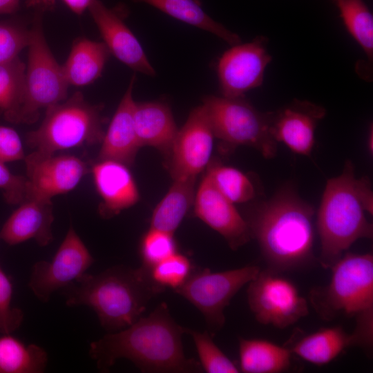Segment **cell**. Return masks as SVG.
I'll list each match as a JSON object with an SVG mask.
<instances>
[{
  "label": "cell",
  "instance_id": "1",
  "mask_svg": "<svg viewBox=\"0 0 373 373\" xmlns=\"http://www.w3.org/2000/svg\"><path fill=\"white\" fill-rule=\"evenodd\" d=\"M188 329L175 321L162 302L147 316L90 343L89 354L102 372L125 358L142 372H202L200 362L184 352L182 335Z\"/></svg>",
  "mask_w": 373,
  "mask_h": 373
},
{
  "label": "cell",
  "instance_id": "2",
  "mask_svg": "<svg viewBox=\"0 0 373 373\" xmlns=\"http://www.w3.org/2000/svg\"><path fill=\"white\" fill-rule=\"evenodd\" d=\"M312 207L283 189L245 219L267 269L278 273L303 269L314 261Z\"/></svg>",
  "mask_w": 373,
  "mask_h": 373
},
{
  "label": "cell",
  "instance_id": "3",
  "mask_svg": "<svg viewBox=\"0 0 373 373\" xmlns=\"http://www.w3.org/2000/svg\"><path fill=\"white\" fill-rule=\"evenodd\" d=\"M164 290L149 268L117 265L97 274L86 273L61 291L66 305L91 308L101 326L114 332L137 321L151 299Z\"/></svg>",
  "mask_w": 373,
  "mask_h": 373
},
{
  "label": "cell",
  "instance_id": "4",
  "mask_svg": "<svg viewBox=\"0 0 373 373\" xmlns=\"http://www.w3.org/2000/svg\"><path fill=\"white\" fill-rule=\"evenodd\" d=\"M373 193L367 177L356 178L353 164L347 161L342 173L327 180L317 214L321 242L318 262L331 267L351 245L361 238L372 239Z\"/></svg>",
  "mask_w": 373,
  "mask_h": 373
},
{
  "label": "cell",
  "instance_id": "5",
  "mask_svg": "<svg viewBox=\"0 0 373 373\" xmlns=\"http://www.w3.org/2000/svg\"><path fill=\"white\" fill-rule=\"evenodd\" d=\"M329 282L310 290V305L325 321L354 318L353 332L370 352L373 344V256L346 253L330 269Z\"/></svg>",
  "mask_w": 373,
  "mask_h": 373
},
{
  "label": "cell",
  "instance_id": "6",
  "mask_svg": "<svg viewBox=\"0 0 373 373\" xmlns=\"http://www.w3.org/2000/svg\"><path fill=\"white\" fill-rule=\"evenodd\" d=\"M102 104H91L77 91L46 109L41 125L26 134V142L35 151L55 154L61 150L101 143L105 118Z\"/></svg>",
  "mask_w": 373,
  "mask_h": 373
},
{
  "label": "cell",
  "instance_id": "7",
  "mask_svg": "<svg viewBox=\"0 0 373 373\" xmlns=\"http://www.w3.org/2000/svg\"><path fill=\"white\" fill-rule=\"evenodd\" d=\"M44 12L35 11L30 29L25 92L18 124H30L38 120L40 111L67 98L69 86L52 55L42 26Z\"/></svg>",
  "mask_w": 373,
  "mask_h": 373
},
{
  "label": "cell",
  "instance_id": "8",
  "mask_svg": "<svg viewBox=\"0 0 373 373\" xmlns=\"http://www.w3.org/2000/svg\"><path fill=\"white\" fill-rule=\"evenodd\" d=\"M202 105L215 137L230 146H252L267 159L276 155L277 142L271 133L273 112L259 111L243 97L209 95Z\"/></svg>",
  "mask_w": 373,
  "mask_h": 373
},
{
  "label": "cell",
  "instance_id": "9",
  "mask_svg": "<svg viewBox=\"0 0 373 373\" xmlns=\"http://www.w3.org/2000/svg\"><path fill=\"white\" fill-rule=\"evenodd\" d=\"M260 268L248 265L212 272L209 269L192 272L174 291L193 305L203 315L209 334L214 336L225 323L224 311L240 289L253 280Z\"/></svg>",
  "mask_w": 373,
  "mask_h": 373
},
{
  "label": "cell",
  "instance_id": "10",
  "mask_svg": "<svg viewBox=\"0 0 373 373\" xmlns=\"http://www.w3.org/2000/svg\"><path fill=\"white\" fill-rule=\"evenodd\" d=\"M247 292L249 309L260 324L285 329L309 313L307 300L296 285L269 269L259 271Z\"/></svg>",
  "mask_w": 373,
  "mask_h": 373
},
{
  "label": "cell",
  "instance_id": "11",
  "mask_svg": "<svg viewBox=\"0 0 373 373\" xmlns=\"http://www.w3.org/2000/svg\"><path fill=\"white\" fill-rule=\"evenodd\" d=\"M95 261L90 251L72 225L49 260H40L32 267L28 287L41 302L75 282L86 273Z\"/></svg>",
  "mask_w": 373,
  "mask_h": 373
},
{
  "label": "cell",
  "instance_id": "12",
  "mask_svg": "<svg viewBox=\"0 0 373 373\" xmlns=\"http://www.w3.org/2000/svg\"><path fill=\"white\" fill-rule=\"evenodd\" d=\"M266 38L257 37L251 42L232 46L218 64V75L222 96L242 97L245 93L260 86L265 69L271 61Z\"/></svg>",
  "mask_w": 373,
  "mask_h": 373
},
{
  "label": "cell",
  "instance_id": "13",
  "mask_svg": "<svg viewBox=\"0 0 373 373\" xmlns=\"http://www.w3.org/2000/svg\"><path fill=\"white\" fill-rule=\"evenodd\" d=\"M27 198L52 200L74 189L89 172L87 164L68 155H55L34 151L25 156Z\"/></svg>",
  "mask_w": 373,
  "mask_h": 373
},
{
  "label": "cell",
  "instance_id": "14",
  "mask_svg": "<svg viewBox=\"0 0 373 373\" xmlns=\"http://www.w3.org/2000/svg\"><path fill=\"white\" fill-rule=\"evenodd\" d=\"M214 135L202 104L189 113L172 145L169 156L171 177L196 178L209 166Z\"/></svg>",
  "mask_w": 373,
  "mask_h": 373
},
{
  "label": "cell",
  "instance_id": "15",
  "mask_svg": "<svg viewBox=\"0 0 373 373\" xmlns=\"http://www.w3.org/2000/svg\"><path fill=\"white\" fill-rule=\"evenodd\" d=\"M88 10L111 54L135 72L155 76L142 46L124 22V6L109 8L100 0H93Z\"/></svg>",
  "mask_w": 373,
  "mask_h": 373
},
{
  "label": "cell",
  "instance_id": "16",
  "mask_svg": "<svg viewBox=\"0 0 373 373\" xmlns=\"http://www.w3.org/2000/svg\"><path fill=\"white\" fill-rule=\"evenodd\" d=\"M193 204L195 216L220 234L232 250H237L251 240L245 219L206 175L195 193Z\"/></svg>",
  "mask_w": 373,
  "mask_h": 373
},
{
  "label": "cell",
  "instance_id": "17",
  "mask_svg": "<svg viewBox=\"0 0 373 373\" xmlns=\"http://www.w3.org/2000/svg\"><path fill=\"white\" fill-rule=\"evenodd\" d=\"M325 114V109L321 106L295 99L273 112L271 135L277 143L285 144L292 152L309 156L315 143L316 126Z\"/></svg>",
  "mask_w": 373,
  "mask_h": 373
},
{
  "label": "cell",
  "instance_id": "18",
  "mask_svg": "<svg viewBox=\"0 0 373 373\" xmlns=\"http://www.w3.org/2000/svg\"><path fill=\"white\" fill-rule=\"evenodd\" d=\"M128 167L108 160L92 166L94 184L102 198L98 211L103 218L109 219L139 201V190Z\"/></svg>",
  "mask_w": 373,
  "mask_h": 373
},
{
  "label": "cell",
  "instance_id": "19",
  "mask_svg": "<svg viewBox=\"0 0 373 373\" xmlns=\"http://www.w3.org/2000/svg\"><path fill=\"white\" fill-rule=\"evenodd\" d=\"M19 205L2 226L0 240L9 245L31 239L41 247L49 245L53 239L52 200L28 198Z\"/></svg>",
  "mask_w": 373,
  "mask_h": 373
},
{
  "label": "cell",
  "instance_id": "20",
  "mask_svg": "<svg viewBox=\"0 0 373 373\" xmlns=\"http://www.w3.org/2000/svg\"><path fill=\"white\" fill-rule=\"evenodd\" d=\"M136 76L134 74L128 88L105 131L98 155V160H113L128 166L133 164L140 147L133 122L135 101L133 90Z\"/></svg>",
  "mask_w": 373,
  "mask_h": 373
},
{
  "label": "cell",
  "instance_id": "21",
  "mask_svg": "<svg viewBox=\"0 0 373 373\" xmlns=\"http://www.w3.org/2000/svg\"><path fill=\"white\" fill-rule=\"evenodd\" d=\"M133 122L140 147L151 146L169 155L179 129L167 104L135 102Z\"/></svg>",
  "mask_w": 373,
  "mask_h": 373
},
{
  "label": "cell",
  "instance_id": "22",
  "mask_svg": "<svg viewBox=\"0 0 373 373\" xmlns=\"http://www.w3.org/2000/svg\"><path fill=\"white\" fill-rule=\"evenodd\" d=\"M352 346L360 347L356 334L336 325L303 336L292 343L289 349L303 360L321 366L330 363Z\"/></svg>",
  "mask_w": 373,
  "mask_h": 373
},
{
  "label": "cell",
  "instance_id": "23",
  "mask_svg": "<svg viewBox=\"0 0 373 373\" xmlns=\"http://www.w3.org/2000/svg\"><path fill=\"white\" fill-rule=\"evenodd\" d=\"M110 55L104 42L85 37L75 39L61 65L68 85L82 87L93 83L101 77Z\"/></svg>",
  "mask_w": 373,
  "mask_h": 373
},
{
  "label": "cell",
  "instance_id": "24",
  "mask_svg": "<svg viewBox=\"0 0 373 373\" xmlns=\"http://www.w3.org/2000/svg\"><path fill=\"white\" fill-rule=\"evenodd\" d=\"M291 352L261 338H239V370L245 373H279L291 365Z\"/></svg>",
  "mask_w": 373,
  "mask_h": 373
},
{
  "label": "cell",
  "instance_id": "25",
  "mask_svg": "<svg viewBox=\"0 0 373 373\" xmlns=\"http://www.w3.org/2000/svg\"><path fill=\"white\" fill-rule=\"evenodd\" d=\"M195 178H173L169 191L153 211L150 228L174 234L193 204Z\"/></svg>",
  "mask_w": 373,
  "mask_h": 373
},
{
  "label": "cell",
  "instance_id": "26",
  "mask_svg": "<svg viewBox=\"0 0 373 373\" xmlns=\"http://www.w3.org/2000/svg\"><path fill=\"white\" fill-rule=\"evenodd\" d=\"M149 4L169 16L211 32L231 46L240 43V37L206 13L198 0H132Z\"/></svg>",
  "mask_w": 373,
  "mask_h": 373
},
{
  "label": "cell",
  "instance_id": "27",
  "mask_svg": "<svg viewBox=\"0 0 373 373\" xmlns=\"http://www.w3.org/2000/svg\"><path fill=\"white\" fill-rule=\"evenodd\" d=\"M48 354L36 344H26L10 334L0 336V373H41Z\"/></svg>",
  "mask_w": 373,
  "mask_h": 373
},
{
  "label": "cell",
  "instance_id": "28",
  "mask_svg": "<svg viewBox=\"0 0 373 373\" xmlns=\"http://www.w3.org/2000/svg\"><path fill=\"white\" fill-rule=\"evenodd\" d=\"M26 65L19 57L0 63V112L4 118L18 124L22 106Z\"/></svg>",
  "mask_w": 373,
  "mask_h": 373
},
{
  "label": "cell",
  "instance_id": "29",
  "mask_svg": "<svg viewBox=\"0 0 373 373\" xmlns=\"http://www.w3.org/2000/svg\"><path fill=\"white\" fill-rule=\"evenodd\" d=\"M343 21L370 60L373 57V17L363 0H335Z\"/></svg>",
  "mask_w": 373,
  "mask_h": 373
},
{
  "label": "cell",
  "instance_id": "30",
  "mask_svg": "<svg viewBox=\"0 0 373 373\" xmlns=\"http://www.w3.org/2000/svg\"><path fill=\"white\" fill-rule=\"evenodd\" d=\"M205 174L214 186L233 204L245 203L254 198L256 191L250 179L232 166L214 164Z\"/></svg>",
  "mask_w": 373,
  "mask_h": 373
},
{
  "label": "cell",
  "instance_id": "31",
  "mask_svg": "<svg viewBox=\"0 0 373 373\" xmlns=\"http://www.w3.org/2000/svg\"><path fill=\"white\" fill-rule=\"evenodd\" d=\"M193 340L200 363L207 373H238L239 368L218 347L208 331L188 329Z\"/></svg>",
  "mask_w": 373,
  "mask_h": 373
},
{
  "label": "cell",
  "instance_id": "32",
  "mask_svg": "<svg viewBox=\"0 0 373 373\" xmlns=\"http://www.w3.org/2000/svg\"><path fill=\"white\" fill-rule=\"evenodd\" d=\"M174 234L150 228L140 243L142 265L151 269L178 252Z\"/></svg>",
  "mask_w": 373,
  "mask_h": 373
},
{
  "label": "cell",
  "instance_id": "33",
  "mask_svg": "<svg viewBox=\"0 0 373 373\" xmlns=\"http://www.w3.org/2000/svg\"><path fill=\"white\" fill-rule=\"evenodd\" d=\"M190 259L178 252L173 254L150 269L153 280L160 286L176 289L190 276L192 271Z\"/></svg>",
  "mask_w": 373,
  "mask_h": 373
},
{
  "label": "cell",
  "instance_id": "34",
  "mask_svg": "<svg viewBox=\"0 0 373 373\" xmlns=\"http://www.w3.org/2000/svg\"><path fill=\"white\" fill-rule=\"evenodd\" d=\"M30 29L15 20L0 21V63L10 61L28 47Z\"/></svg>",
  "mask_w": 373,
  "mask_h": 373
},
{
  "label": "cell",
  "instance_id": "35",
  "mask_svg": "<svg viewBox=\"0 0 373 373\" xmlns=\"http://www.w3.org/2000/svg\"><path fill=\"white\" fill-rule=\"evenodd\" d=\"M13 286L9 276L0 267V333L10 334L23 320V312L12 306Z\"/></svg>",
  "mask_w": 373,
  "mask_h": 373
},
{
  "label": "cell",
  "instance_id": "36",
  "mask_svg": "<svg viewBox=\"0 0 373 373\" xmlns=\"http://www.w3.org/2000/svg\"><path fill=\"white\" fill-rule=\"evenodd\" d=\"M0 190L6 202L19 204L27 198L28 180L26 176L13 174L0 160Z\"/></svg>",
  "mask_w": 373,
  "mask_h": 373
},
{
  "label": "cell",
  "instance_id": "37",
  "mask_svg": "<svg viewBox=\"0 0 373 373\" xmlns=\"http://www.w3.org/2000/svg\"><path fill=\"white\" fill-rule=\"evenodd\" d=\"M21 140L12 128L0 125V160L3 162L23 160Z\"/></svg>",
  "mask_w": 373,
  "mask_h": 373
},
{
  "label": "cell",
  "instance_id": "38",
  "mask_svg": "<svg viewBox=\"0 0 373 373\" xmlns=\"http://www.w3.org/2000/svg\"><path fill=\"white\" fill-rule=\"evenodd\" d=\"M55 3L56 0H26L28 7L42 12L52 10L55 7Z\"/></svg>",
  "mask_w": 373,
  "mask_h": 373
},
{
  "label": "cell",
  "instance_id": "39",
  "mask_svg": "<svg viewBox=\"0 0 373 373\" xmlns=\"http://www.w3.org/2000/svg\"><path fill=\"white\" fill-rule=\"evenodd\" d=\"M70 10L77 15H82L88 8L93 0H62Z\"/></svg>",
  "mask_w": 373,
  "mask_h": 373
},
{
  "label": "cell",
  "instance_id": "40",
  "mask_svg": "<svg viewBox=\"0 0 373 373\" xmlns=\"http://www.w3.org/2000/svg\"><path fill=\"white\" fill-rule=\"evenodd\" d=\"M19 5L20 0H0V15L15 13Z\"/></svg>",
  "mask_w": 373,
  "mask_h": 373
},
{
  "label": "cell",
  "instance_id": "41",
  "mask_svg": "<svg viewBox=\"0 0 373 373\" xmlns=\"http://www.w3.org/2000/svg\"><path fill=\"white\" fill-rule=\"evenodd\" d=\"M368 147L370 149V152L371 151V153H372V129H371L369 135V140H368Z\"/></svg>",
  "mask_w": 373,
  "mask_h": 373
},
{
  "label": "cell",
  "instance_id": "42",
  "mask_svg": "<svg viewBox=\"0 0 373 373\" xmlns=\"http://www.w3.org/2000/svg\"><path fill=\"white\" fill-rule=\"evenodd\" d=\"M333 1L334 2V1H335V0H333Z\"/></svg>",
  "mask_w": 373,
  "mask_h": 373
}]
</instances>
